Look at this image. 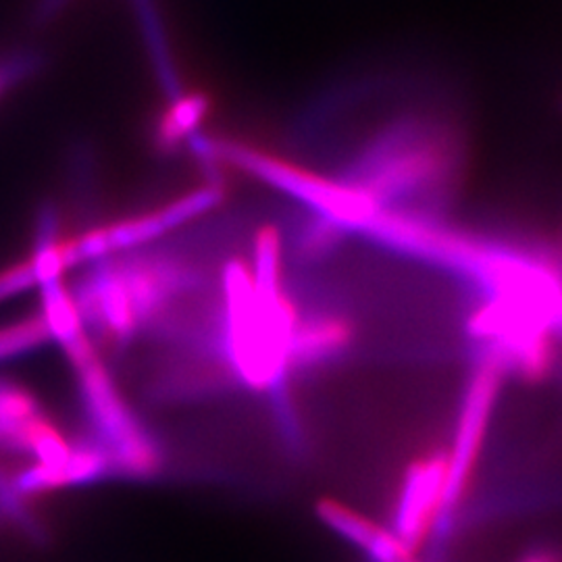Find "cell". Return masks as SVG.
Returning a JSON list of instances; mask_svg holds the SVG:
<instances>
[{"label":"cell","instance_id":"obj_1","mask_svg":"<svg viewBox=\"0 0 562 562\" xmlns=\"http://www.w3.org/2000/svg\"><path fill=\"white\" fill-rule=\"evenodd\" d=\"M448 443H431L404 462L383 525L413 552L434 543L446 506Z\"/></svg>","mask_w":562,"mask_h":562},{"label":"cell","instance_id":"obj_2","mask_svg":"<svg viewBox=\"0 0 562 562\" xmlns=\"http://www.w3.org/2000/svg\"><path fill=\"white\" fill-rule=\"evenodd\" d=\"M50 341V329L42 313H36L34 317H27L23 322L0 327V362L25 357Z\"/></svg>","mask_w":562,"mask_h":562},{"label":"cell","instance_id":"obj_3","mask_svg":"<svg viewBox=\"0 0 562 562\" xmlns=\"http://www.w3.org/2000/svg\"><path fill=\"white\" fill-rule=\"evenodd\" d=\"M519 562H562V546H536L529 552H525Z\"/></svg>","mask_w":562,"mask_h":562}]
</instances>
